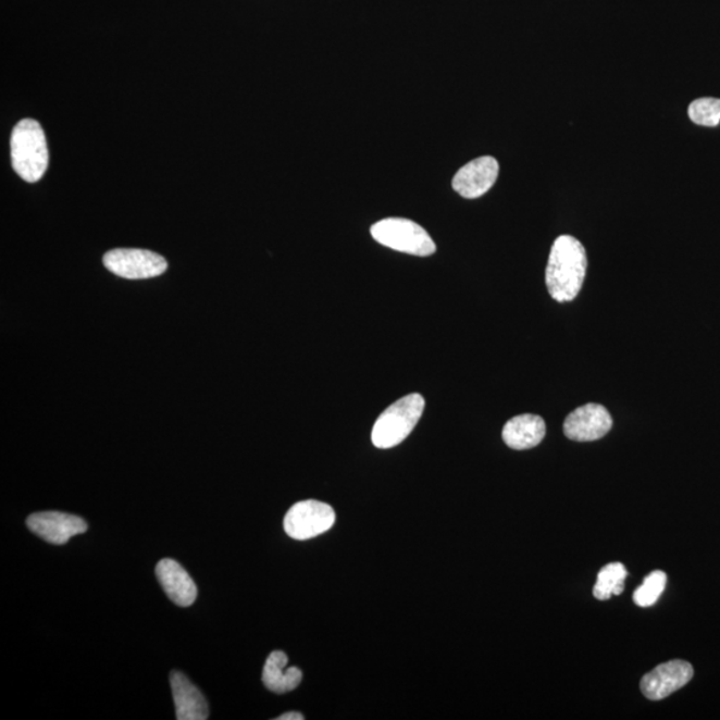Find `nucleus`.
Returning <instances> with one entry per match:
<instances>
[{"instance_id":"1","label":"nucleus","mask_w":720,"mask_h":720,"mask_svg":"<svg viewBox=\"0 0 720 720\" xmlns=\"http://www.w3.org/2000/svg\"><path fill=\"white\" fill-rule=\"evenodd\" d=\"M587 271V256L574 236L562 235L554 241L546 269L548 293L557 302H571L581 293Z\"/></svg>"},{"instance_id":"2","label":"nucleus","mask_w":720,"mask_h":720,"mask_svg":"<svg viewBox=\"0 0 720 720\" xmlns=\"http://www.w3.org/2000/svg\"><path fill=\"white\" fill-rule=\"evenodd\" d=\"M10 145L15 173L28 183L42 179L50 161L42 126L34 120L21 121L13 129Z\"/></svg>"},{"instance_id":"3","label":"nucleus","mask_w":720,"mask_h":720,"mask_svg":"<svg viewBox=\"0 0 720 720\" xmlns=\"http://www.w3.org/2000/svg\"><path fill=\"white\" fill-rule=\"evenodd\" d=\"M424 405L421 394H410L389 406L374 424L371 435L374 446L393 448L402 444L422 418Z\"/></svg>"},{"instance_id":"4","label":"nucleus","mask_w":720,"mask_h":720,"mask_svg":"<svg viewBox=\"0 0 720 720\" xmlns=\"http://www.w3.org/2000/svg\"><path fill=\"white\" fill-rule=\"evenodd\" d=\"M371 235L377 244L410 256L430 257L436 251L435 241L426 229L405 218H387L375 223Z\"/></svg>"},{"instance_id":"5","label":"nucleus","mask_w":720,"mask_h":720,"mask_svg":"<svg viewBox=\"0 0 720 720\" xmlns=\"http://www.w3.org/2000/svg\"><path fill=\"white\" fill-rule=\"evenodd\" d=\"M335 511L332 506L319 500H302L288 510L285 531L297 541L315 538L334 526Z\"/></svg>"},{"instance_id":"6","label":"nucleus","mask_w":720,"mask_h":720,"mask_svg":"<svg viewBox=\"0 0 720 720\" xmlns=\"http://www.w3.org/2000/svg\"><path fill=\"white\" fill-rule=\"evenodd\" d=\"M105 269L125 280H150L167 270L166 259L149 250L116 249L105 253Z\"/></svg>"},{"instance_id":"7","label":"nucleus","mask_w":720,"mask_h":720,"mask_svg":"<svg viewBox=\"0 0 720 720\" xmlns=\"http://www.w3.org/2000/svg\"><path fill=\"white\" fill-rule=\"evenodd\" d=\"M694 676L693 666L686 660H670L655 667L641 681L643 695L650 700H662L686 686Z\"/></svg>"},{"instance_id":"8","label":"nucleus","mask_w":720,"mask_h":720,"mask_svg":"<svg viewBox=\"0 0 720 720\" xmlns=\"http://www.w3.org/2000/svg\"><path fill=\"white\" fill-rule=\"evenodd\" d=\"M499 163L493 157L474 159L458 171L452 179V188L460 197L476 199L485 195L497 182Z\"/></svg>"},{"instance_id":"9","label":"nucleus","mask_w":720,"mask_h":720,"mask_svg":"<svg viewBox=\"0 0 720 720\" xmlns=\"http://www.w3.org/2000/svg\"><path fill=\"white\" fill-rule=\"evenodd\" d=\"M612 418L604 406L589 404L566 418L564 435L575 442H594L610 433Z\"/></svg>"},{"instance_id":"10","label":"nucleus","mask_w":720,"mask_h":720,"mask_svg":"<svg viewBox=\"0 0 720 720\" xmlns=\"http://www.w3.org/2000/svg\"><path fill=\"white\" fill-rule=\"evenodd\" d=\"M27 527L52 545H64L73 536L86 533L87 523L70 513L45 511L28 517Z\"/></svg>"},{"instance_id":"11","label":"nucleus","mask_w":720,"mask_h":720,"mask_svg":"<svg viewBox=\"0 0 720 720\" xmlns=\"http://www.w3.org/2000/svg\"><path fill=\"white\" fill-rule=\"evenodd\" d=\"M156 572L164 593L175 605L188 607L197 599V584L176 560L162 559L158 563Z\"/></svg>"},{"instance_id":"12","label":"nucleus","mask_w":720,"mask_h":720,"mask_svg":"<svg viewBox=\"0 0 720 720\" xmlns=\"http://www.w3.org/2000/svg\"><path fill=\"white\" fill-rule=\"evenodd\" d=\"M171 690H173L176 719L178 720H206L209 719V705L198 687H195L190 679L179 671H174L170 676Z\"/></svg>"},{"instance_id":"13","label":"nucleus","mask_w":720,"mask_h":720,"mask_svg":"<svg viewBox=\"0 0 720 720\" xmlns=\"http://www.w3.org/2000/svg\"><path fill=\"white\" fill-rule=\"evenodd\" d=\"M546 423L543 418L533 414H524L512 418L504 429L505 444L512 450H529L545 439Z\"/></svg>"},{"instance_id":"14","label":"nucleus","mask_w":720,"mask_h":720,"mask_svg":"<svg viewBox=\"0 0 720 720\" xmlns=\"http://www.w3.org/2000/svg\"><path fill=\"white\" fill-rule=\"evenodd\" d=\"M287 655L283 651H274L265 660L262 681L264 686L275 694L294 692L302 682V671L298 667H288Z\"/></svg>"},{"instance_id":"15","label":"nucleus","mask_w":720,"mask_h":720,"mask_svg":"<svg viewBox=\"0 0 720 720\" xmlns=\"http://www.w3.org/2000/svg\"><path fill=\"white\" fill-rule=\"evenodd\" d=\"M629 572L622 563L606 564L599 571L598 581L594 587V596L599 600H609L612 595H621L624 592V581Z\"/></svg>"},{"instance_id":"16","label":"nucleus","mask_w":720,"mask_h":720,"mask_svg":"<svg viewBox=\"0 0 720 720\" xmlns=\"http://www.w3.org/2000/svg\"><path fill=\"white\" fill-rule=\"evenodd\" d=\"M667 584L666 572L657 570L646 576L641 587L634 593V601L640 607H651L657 604Z\"/></svg>"},{"instance_id":"17","label":"nucleus","mask_w":720,"mask_h":720,"mask_svg":"<svg viewBox=\"0 0 720 720\" xmlns=\"http://www.w3.org/2000/svg\"><path fill=\"white\" fill-rule=\"evenodd\" d=\"M688 116L695 125L717 127L720 122V99L700 98L688 108Z\"/></svg>"},{"instance_id":"18","label":"nucleus","mask_w":720,"mask_h":720,"mask_svg":"<svg viewBox=\"0 0 720 720\" xmlns=\"http://www.w3.org/2000/svg\"><path fill=\"white\" fill-rule=\"evenodd\" d=\"M305 717L300 712H286L277 717L276 720H303Z\"/></svg>"}]
</instances>
